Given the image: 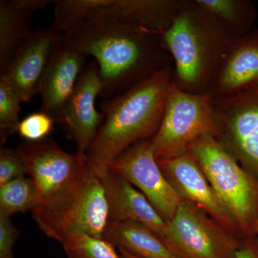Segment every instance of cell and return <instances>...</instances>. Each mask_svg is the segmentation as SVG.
I'll return each mask as SVG.
<instances>
[{"label":"cell","mask_w":258,"mask_h":258,"mask_svg":"<svg viewBox=\"0 0 258 258\" xmlns=\"http://www.w3.org/2000/svg\"><path fill=\"white\" fill-rule=\"evenodd\" d=\"M61 39L62 34L52 27L33 30L0 69V79L15 91L23 103L38 93L51 54Z\"/></svg>","instance_id":"11"},{"label":"cell","mask_w":258,"mask_h":258,"mask_svg":"<svg viewBox=\"0 0 258 258\" xmlns=\"http://www.w3.org/2000/svg\"><path fill=\"white\" fill-rule=\"evenodd\" d=\"M174 68L169 64L128 91L102 102L104 122L86 154L88 167L101 178L131 146L152 139L160 126Z\"/></svg>","instance_id":"2"},{"label":"cell","mask_w":258,"mask_h":258,"mask_svg":"<svg viewBox=\"0 0 258 258\" xmlns=\"http://www.w3.org/2000/svg\"><path fill=\"white\" fill-rule=\"evenodd\" d=\"M101 181L108 203L109 220L140 222L155 232L163 240L166 220L143 194L111 170L102 176Z\"/></svg>","instance_id":"17"},{"label":"cell","mask_w":258,"mask_h":258,"mask_svg":"<svg viewBox=\"0 0 258 258\" xmlns=\"http://www.w3.org/2000/svg\"><path fill=\"white\" fill-rule=\"evenodd\" d=\"M190 4L226 40H232L252 30L257 18L249 0H189Z\"/></svg>","instance_id":"18"},{"label":"cell","mask_w":258,"mask_h":258,"mask_svg":"<svg viewBox=\"0 0 258 258\" xmlns=\"http://www.w3.org/2000/svg\"><path fill=\"white\" fill-rule=\"evenodd\" d=\"M236 258H258V236L241 237Z\"/></svg>","instance_id":"27"},{"label":"cell","mask_w":258,"mask_h":258,"mask_svg":"<svg viewBox=\"0 0 258 258\" xmlns=\"http://www.w3.org/2000/svg\"><path fill=\"white\" fill-rule=\"evenodd\" d=\"M55 123V120L44 112H35L20 121L18 132L27 142H38L47 138Z\"/></svg>","instance_id":"24"},{"label":"cell","mask_w":258,"mask_h":258,"mask_svg":"<svg viewBox=\"0 0 258 258\" xmlns=\"http://www.w3.org/2000/svg\"><path fill=\"white\" fill-rule=\"evenodd\" d=\"M151 139L140 141L131 146L112 161L109 170L138 187L167 221L174 216L184 199L161 171L154 156Z\"/></svg>","instance_id":"10"},{"label":"cell","mask_w":258,"mask_h":258,"mask_svg":"<svg viewBox=\"0 0 258 258\" xmlns=\"http://www.w3.org/2000/svg\"><path fill=\"white\" fill-rule=\"evenodd\" d=\"M17 150L26 164L36 191L32 217L62 196L76 182L87 163V159L81 161L76 154L66 152L49 138L38 142L25 141Z\"/></svg>","instance_id":"8"},{"label":"cell","mask_w":258,"mask_h":258,"mask_svg":"<svg viewBox=\"0 0 258 258\" xmlns=\"http://www.w3.org/2000/svg\"><path fill=\"white\" fill-rule=\"evenodd\" d=\"M119 252L122 258H139L135 257V256L132 255V254L125 252L124 250H122V249H119Z\"/></svg>","instance_id":"28"},{"label":"cell","mask_w":258,"mask_h":258,"mask_svg":"<svg viewBox=\"0 0 258 258\" xmlns=\"http://www.w3.org/2000/svg\"><path fill=\"white\" fill-rule=\"evenodd\" d=\"M258 86V30L227 42L208 92L227 99Z\"/></svg>","instance_id":"13"},{"label":"cell","mask_w":258,"mask_h":258,"mask_svg":"<svg viewBox=\"0 0 258 258\" xmlns=\"http://www.w3.org/2000/svg\"><path fill=\"white\" fill-rule=\"evenodd\" d=\"M54 3L50 0L0 1V69L31 34L33 15Z\"/></svg>","instance_id":"20"},{"label":"cell","mask_w":258,"mask_h":258,"mask_svg":"<svg viewBox=\"0 0 258 258\" xmlns=\"http://www.w3.org/2000/svg\"><path fill=\"white\" fill-rule=\"evenodd\" d=\"M103 237L137 257L181 258L160 236L140 222L108 220Z\"/></svg>","instance_id":"19"},{"label":"cell","mask_w":258,"mask_h":258,"mask_svg":"<svg viewBox=\"0 0 258 258\" xmlns=\"http://www.w3.org/2000/svg\"><path fill=\"white\" fill-rule=\"evenodd\" d=\"M188 152L235 220L241 237L258 236L257 180L215 137L197 139Z\"/></svg>","instance_id":"4"},{"label":"cell","mask_w":258,"mask_h":258,"mask_svg":"<svg viewBox=\"0 0 258 258\" xmlns=\"http://www.w3.org/2000/svg\"><path fill=\"white\" fill-rule=\"evenodd\" d=\"M20 235L11 217L0 216V258H15L13 248Z\"/></svg>","instance_id":"26"},{"label":"cell","mask_w":258,"mask_h":258,"mask_svg":"<svg viewBox=\"0 0 258 258\" xmlns=\"http://www.w3.org/2000/svg\"><path fill=\"white\" fill-rule=\"evenodd\" d=\"M213 98L209 92L191 93L171 83L160 126L152 140L157 161L186 154L190 145L204 137L218 136Z\"/></svg>","instance_id":"6"},{"label":"cell","mask_w":258,"mask_h":258,"mask_svg":"<svg viewBox=\"0 0 258 258\" xmlns=\"http://www.w3.org/2000/svg\"><path fill=\"white\" fill-rule=\"evenodd\" d=\"M157 161L166 179L181 198L192 202L226 230L242 237L235 220L189 152L177 157Z\"/></svg>","instance_id":"14"},{"label":"cell","mask_w":258,"mask_h":258,"mask_svg":"<svg viewBox=\"0 0 258 258\" xmlns=\"http://www.w3.org/2000/svg\"><path fill=\"white\" fill-rule=\"evenodd\" d=\"M103 91L99 69L93 60L85 67L72 96L64 107L60 124L76 145V156L81 161L94 142L104 122V115L97 111L95 102Z\"/></svg>","instance_id":"12"},{"label":"cell","mask_w":258,"mask_h":258,"mask_svg":"<svg viewBox=\"0 0 258 258\" xmlns=\"http://www.w3.org/2000/svg\"><path fill=\"white\" fill-rule=\"evenodd\" d=\"M33 219L42 233L61 244L74 234L103 238L109 217L101 179L86 163L76 182Z\"/></svg>","instance_id":"5"},{"label":"cell","mask_w":258,"mask_h":258,"mask_svg":"<svg viewBox=\"0 0 258 258\" xmlns=\"http://www.w3.org/2000/svg\"><path fill=\"white\" fill-rule=\"evenodd\" d=\"M184 0H79L84 9L120 23L162 34L169 30Z\"/></svg>","instance_id":"16"},{"label":"cell","mask_w":258,"mask_h":258,"mask_svg":"<svg viewBox=\"0 0 258 258\" xmlns=\"http://www.w3.org/2000/svg\"><path fill=\"white\" fill-rule=\"evenodd\" d=\"M35 186L28 175L19 176L0 185V216L11 217L19 212H33L36 206Z\"/></svg>","instance_id":"21"},{"label":"cell","mask_w":258,"mask_h":258,"mask_svg":"<svg viewBox=\"0 0 258 258\" xmlns=\"http://www.w3.org/2000/svg\"><path fill=\"white\" fill-rule=\"evenodd\" d=\"M86 57L69 46L62 39L56 44L42 76L38 94L41 110L60 123L64 107L85 69Z\"/></svg>","instance_id":"15"},{"label":"cell","mask_w":258,"mask_h":258,"mask_svg":"<svg viewBox=\"0 0 258 258\" xmlns=\"http://www.w3.org/2000/svg\"><path fill=\"white\" fill-rule=\"evenodd\" d=\"M21 100L15 91L0 79V142L4 146L10 136L18 132Z\"/></svg>","instance_id":"23"},{"label":"cell","mask_w":258,"mask_h":258,"mask_svg":"<svg viewBox=\"0 0 258 258\" xmlns=\"http://www.w3.org/2000/svg\"><path fill=\"white\" fill-rule=\"evenodd\" d=\"M62 245L68 258H122L111 242L86 234L70 235Z\"/></svg>","instance_id":"22"},{"label":"cell","mask_w":258,"mask_h":258,"mask_svg":"<svg viewBox=\"0 0 258 258\" xmlns=\"http://www.w3.org/2000/svg\"><path fill=\"white\" fill-rule=\"evenodd\" d=\"M51 27L69 46L94 58L104 98L128 91L172 61L161 34L84 9L78 0L56 1Z\"/></svg>","instance_id":"1"},{"label":"cell","mask_w":258,"mask_h":258,"mask_svg":"<svg viewBox=\"0 0 258 258\" xmlns=\"http://www.w3.org/2000/svg\"><path fill=\"white\" fill-rule=\"evenodd\" d=\"M213 103L217 140L258 181V86Z\"/></svg>","instance_id":"9"},{"label":"cell","mask_w":258,"mask_h":258,"mask_svg":"<svg viewBox=\"0 0 258 258\" xmlns=\"http://www.w3.org/2000/svg\"><path fill=\"white\" fill-rule=\"evenodd\" d=\"M28 175V168L17 149L1 146L0 149V185L19 176Z\"/></svg>","instance_id":"25"},{"label":"cell","mask_w":258,"mask_h":258,"mask_svg":"<svg viewBox=\"0 0 258 258\" xmlns=\"http://www.w3.org/2000/svg\"><path fill=\"white\" fill-rule=\"evenodd\" d=\"M240 237L192 202L183 200L166 221L163 240L181 258H236Z\"/></svg>","instance_id":"7"},{"label":"cell","mask_w":258,"mask_h":258,"mask_svg":"<svg viewBox=\"0 0 258 258\" xmlns=\"http://www.w3.org/2000/svg\"><path fill=\"white\" fill-rule=\"evenodd\" d=\"M161 37L174 62L173 83L186 92H208L229 40L191 6L189 0H184L179 15Z\"/></svg>","instance_id":"3"}]
</instances>
